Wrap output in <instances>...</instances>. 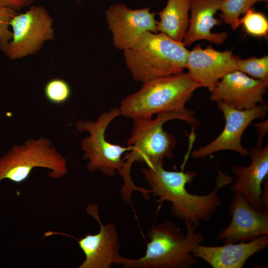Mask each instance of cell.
<instances>
[{"mask_svg":"<svg viewBox=\"0 0 268 268\" xmlns=\"http://www.w3.org/2000/svg\"><path fill=\"white\" fill-rule=\"evenodd\" d=\"M252 161L246 166L234 165L232 172L236 180L230 187L234 192L240 193L249 204L257 210H262L261 195L262 183L268 176V144H257L250 150Z\"/></svg>","mask_w":268,"mask_h":268,"instance_id":"cell-15","label":"cell"},{"mask_svg":"<svg viewBox=\"0 0 268 268\" xmlns=\"http://www.w3.org/2000/svg\"><path fill=\"white\" fill-rule=\"evenodd\" d=\"M120 115L119 107H115L101 114L96 121L80 120L76 122L75 127L78 131H86L89 134L80 142L84 152L82 158L88 160L86 167L89 172L99 171L111 177L121 172L124 163V155L130 148L111 143L105 138L109 125Z\"/></svg>","mask_w":268,"mask_h":268,"instance_id":"cell-7","label":"cell"},{"mask_svg":"<svg viewBox=\"0 0 268 268\" xmlns=\"http://www.w3.org/2000/svg\"><path fill=\"white\" fill-rule=\"evenodd\" d=\"M12 38L4 53L11 60L37 54L44 43L55 39L53 19L42 6L32 5L10 20Z\"/></svg>","mask_w":268,"mask_h":268,"instance_id":"cell-8","label":"cell"},{"mask_svg":"<svg viewBox=\"0 0 268 268\" xmlns=\"http://www.w3.org/2000/svg\"><path fill=\"white\" fill-rule=\"evenodd\" d=\"M35 0H0V7H7L15 10L30 6Z\"/></svg>","mask_w":268,"mask_h":268,"instance_id":"cell-24","label":"cell"},{"mask_svg":"<svg viewBox=\"0 0 268 268\" xmlns=\"http://www.w3.org/2000/svg\"><path fill=\"white\" fill-rule=\"evenodd\" d=\"M185 235L172 221L153 225L148 230L149 241L145 253L137 259L121 256L115 265L125 268H191L197 266L199 259L192 251L205 240L204 234L196 232L198 225L187 221Z\"/></svg>","mask_w":268,"mask_h":268,"instance_id":"cell-2","label":"cell"},{"mask_svg":"<svg viewBox=\"0 0 268 268\" xmlns=\"http://www.w3.org/2000/svg\"><path fill=\"white\" fill-rule=\"evenodd\" d=\"M106 20L112 36L113 45L124 51L134 44L147 32H158L155 13L150 7L131 9L122 3L110 5Z\"/></svg>","mask_w":268,"mask_h":268,"instance_id":"cell-10","label":"cell"},{"mask_svg":"<svg viewBox=\"0 0 268 268\" xmlns=\"http://www.w3.org/2000/svg\"><path fill=\"white\" fill-rule=\"evenodd\" d=\"M74 0L75 2H81V0Z\"/></svg>","mask_w":268,"mask_h":268,"instance_id":"cell-27","label":"cell"},{"mask_svg":"<svg viewBox=\"0 0 268 268\" xmlns=\"http://www.w3.org/2000/svg\"><path fill=\"white\" fill-rule=\"evenodd\" d=\"M264 187L261 195V202L263 211L268 212V176L264 181Z\"/></svg>","mask_w":268,"mask_h":268,"instance_id":"cell-26","label":"cell"},{"mask_svg":"<svg viewBox=\"0 0 268 268\" xmlns=\"http://www.w3.org/2000/svg\"><path fill=\"white\" fill-rule=\"evenodd\" d=\"M268 0H224L221 4L219 16L223 22L229 25L232 29L240 25V16L251 9L257 2L267 3Z\"/></svg>","mask_w":268,"mask_h":268,"instance_id":"cell-19","label":"cell"},{"mask_svg":"<svg viewBox=\"0 0 268 268\" xmlns=\"http://www.w3.org/2000/svg\"><path fill=\"white\" fill-rule=\"evenodd\" d=\"M122 100L121 115L134 119L151 118L154 114L186 113L185 105L200 86L183 72L153 78Z\"/></svg>","mask_w":268,"mask_h":268,"instance_id":"cell-3","label":"cell"},{"mask_svg":"<svg viewBox=\"0 0 268 268\" xmlns=\"http://www.w3.org/2000/svg\"><path fill=\"white\" fill-rule=\"evenodd\" d=\"M181 120L193 126L200 124L191 110L186 113H163L156 118L134 119L131 136L127 140L130 150L124 155V165L119 173L123 180L131 179V169L137 162L147 166L163 165L165 158H171L177 141L172 134L165 131L163 125L172 120Z\"/></svg>","mask_w":268,"mask_h":268,"instance_id":"cell-4","label":"cell"},{"mask_svg":"<svg viewBox=\"0 0 268 268\" xmlns=\"http://www.w3.org/2000/svg\"><path fill=\"white\" fill-rule=\"evenodd\" d=\"M218 172L215 189L207 195H198L189 193L186 189L187 184L193 182L196 172L168 171L163 165L147 166L141 169L150 193L158 197L155 201L171 202L170 211L174 217L184 222L188 221L198 225L200 221L209 220L215 213L222 204L217 193L234 179Z\"/></svg>","mask_w":268,"mask_h":268,"instance_id":"cell-1","label":"cell"},{"mask_svg":"<svg viewBox=\"0 0 268 268\" xmlns=\"http://www.w3.org/2000/svg\"><path fill=\"white\" fill-rule=\"evenodd\" d=\"M246 33L255 37H266L268 33V20L262 13L250 9L240 18Z\"/></svg>","mask_w":268,"mask_h":268,"instance_id":"cell-22","label":"cell"},{"mask_svg":"<svg viewBox=\"0 0 268 268\" xmlns=\"http://www.w3.org/2000/svg\"><path fill=\"white\" fill-rule=\"evenodd\" d=\"M239 58L230 50L217 51L210 45L202 48L199 44L189 51L185 68L193 81L210 91L224 75L237 70Z\"/></svg>","mask_w":268,"mask_h":268,"instance_id":"cell-11","label":"cell"},{"mask_svg":"<svg viewBox=\"0 0 268 268\" xmlns=\"http://www.w3.org/2000/svg\"><path fill=\"white\" fill-rule=\"evenodd\" d=\"M237 70L248 76L268 83V56H255L237 61Z\"/></svg>","mask_w":268,"mask_h":268,"instance_id":"cell-20","label":"cell"},{"mask_svg":"<svg viewBox=\"0 0 268 268\" xmlns=\"http://www.w3.org/2000/svg\"><path fill=\"white\" fill-rule=\"evenodd\" d=\"M268 83L235 70L224 75L210 91V99L238 110L255 108L264 101Z\"/></svg>","mask_w":268,"mask_h":268,"instance_id":"cell-13","label":"cell"},{"mask_svg":"<svg viewBox=\"0 0 268 268\" xmlns=\"http://www.w3.org/2000/svg\"><path fill=\"white\" fill-rule=\"evenodd\" d=\"M44 93L46 99L55 105H61L68 100L71 89L67 81L62 78H54L46 83Z\"/></svg>","mask_w":268,"mask_h":268,"instance_id":"cell-21","label":"cell"},{"mask_svg":"<svg viewBox=\"0 0 268 268\" xmlns=\"http://www.w3.org/2000/svg\"><path fill=\"white\" fill-rule=\"evenodd\" d=\"M215 102L224 117V129L213 141L194 150L191 154L192 157L203 158L221 150H232L242 156L249 155V150L242 145V136L247 127L254 120L266 117L268 103H263L251 109L241 110L221 101Z\"/></svg>","mask_w":268,"mask_h":268,"instance_id":"cell-9","label":"cell"},{"mask_svg":"<svg viewBox=\"0 0 268 268\" xmlns=\"http://www.w3.org/2000/svg\"><path fill=\"white\" fill-rule=\"evenodd\" d=\"M191 0H168L166 6L158 13V32L182 42L188 30Z\"/></svg>","mask_w":268,"mask_h":268,"instance_id":"cell-18","label":"cell"},{"mask_svg":"<svg viewBox=\"0 0 268 268\" xmlns=\"http://www.w3.org/2000/svg\"><path fill=\"white\" fill-rule=\"evenodd\" d=\"M123 52L133 79L143 83L183 72L189 50L163 33L147 32Z\"/></svg>","mask_w":268,"mask_h":268,"instance_id":"cell-5","label":"cell"},{"mask_svg":"<svg viewBox=\"0 0 268 268\" xmlns=\"http://www.w3.org/2000/svg\"><path fill=\"white\" fill-rule=\"evenodd\" d=\"M51 170L49 177L61 178L67 172L66 158L48 139H29L22 145H14L0 158V183L8 179L15 183L26 180L35 168Z\"/></svg>","mask_w":268,"mask_h":268,"instance_id":"cell-6","label":"cell"},{"mask_svg":"<svg viewBox=\"0 0 268 268\" xmlns=\"http://www.w3.org/2000/svg\"><path fill=\"white\" fill-rule=\"evenodd\" d=\"M258 134L257 144L262 145L263 139L268 132V120L260 123H253Z\"/></svg>","mask_w":268,"mask_h":268,"instance_id":"cell-25","label":"cell"},{"mask_svg":"<svg viewBox=\"0 0 268 268\" xmlns=\"http://www.w3.org/2000/svg\"><path fill=\"white\" fill-rule=\"evenodd\" d=\"M268 245V235L245 243H228L222 246H206L200 244L192 254L213 268H242L247 261Z\"/></svg>","mask_w":268,"mask_h":268,"instance_id":"cell-16","label":"cell"},{"mask_svg":"<svg viewBox=\"0 0 268 268\" xmlns=\"http://www.w3.org/2000/svg\"><path fill=\"white\" fill-rule=\"evenodd\" d=\"M87 213L100 225L95 234H89L77 240L83 252L85 259L78 268H110L121 256L119 254L120 241L118 232L112 223L104 225L99 216L98 206L90 204Z\"/></svg>","mask_w":268,"mask_h":268,"instance_id":"cell-12","label":"cell"},{"mask_svg":"<svg viewBox=\"0 0 268 268\" xmlns=\"http://www.w3.org/2000/svg\"><path fill=\"white\" fill-rule=\"evenodd\" d=\"M229 212L232 220L217 235L224 244L251 241L268 235V212L252 207L239 192H234Z\"/></svg>","mask_w":268,"mask_h":268,"instance_id":"cell-14","label":"cell"},{"mask_svg":"<svg viewBox=\"0 0 268 268\" xmlns=\"http://www.w3.org/2000/svg\"><path fill=\"white\" fill-rule=\"evenodd\" d=\"M17 13V11L14 9L0 7V50L3 52L12 38V31L9 29L10 21Z\"/></svg>","mask_w":268,"mask_h":268,"instance_id":"cell-23","label":"cell"},{"mask_svg":"<svg viewBox=\"0 0 268 268\" xmlns=\"http://www.w3.org/2000/svg\"><path fill=\"white\" fill-rule=\"evenodd\" d=\"M224 0H191L189 26L182 43L189 46L198 40H205L216 45L222 44L227 33H214L212 29L221 26L223 21L214 16Z\"/></svg>","mask_w":268,"mask_h":268,"instance_id":"cell-17","label":"cell"}]
</instances>
